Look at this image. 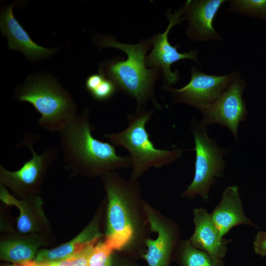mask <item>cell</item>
Segmentation results:
<instances>
[{"instance_id":"cell-6","label":"cell","mask_w":266,"mask_h":266,"mask_svg":"<svg viewBox=\"0 0 266 266\" xmlns=\"http://www.w3.org/2000/svg\"><path fill=\"white\" fill-rule=\"evenodd\" d=\"M205 127L197 123L192 127L196 152L195 174L182 196L192 198L199 195L206 200L211 186L224 173L226 163L223 157L226 151L208 136Z\"/></svg>"},{"instance_id":"cell-10","label":"cell","mask_w":266,"mask_h":266,"mask_svg":"<svg viewBox=\"0 0 266 266\" xmlns=\"http://www.w3.org/2000/svg\"><path fill=\"white\" fill-rule=\"evenodd\" d=\"M146 221L152 231L157 234L155 239H145L147 251L142 255L148 266H169L175 249L180 241L177 225L144 202Z\"/></svg>"},{"instance_id":"cell-24","label":"cell","mask_w":266,"mask_h":266,"mask_svg":"<svg viewBox=\"0 0 266 266\" xmlns=\"http://www.w3.org/2000/svg\"><path fill=\"white\" fill-rule=\"evenodd\" d=\"M253 246L255 254L266 257V231H259L257 233Z\"/></svg>"},{"instance_id":"cell-23","label":"cell","mask_w":266,"mask_h":266,"mask_svg":"<svg viewBox=\"0 0 266 266\" xmlns=\"http://www.w3.org/2000/svg\"><path fill=\"white\" fill-rule=\"evenodd\" d=\"M95 245L89 246L81 252L63 261L46 265L49 266H88L89 258Z\"/></svg>"},{"instance_id":"cell-14","label":"cell","mask_w":266,"mask_h":266,"mask_svg":"<svg viewBox=\"0 0 266 266\" xmlns=\"http://www.w3.org/2000/svg\"><path fill=\"white\" fill-rule=\"evenodd\" d=\"M193 219L195 231L189 239L191 244L215 258L223 259L231 239L225 238L222 235L206 209L195 208Z\"/></svg>"},{"instance_id":"cell-16","label":"cell","mask_w":266,"mask_h":266,"mask_svg":"<svg viewBox=\"0 0 266 266\" xmlns=\"http://www.w3.org/2000/svg\"><path fill=\"white\" fill-rule=\"evenodd\" d=\"M98 224L99 219L96 217L69 242L52 249L38 251L33 261L41 264L60 262L81 252L89 246L95 245L100 236Z\"/></svg>"},{"instance_id":"cell-26","label":"cell","mask_w":266,"mask_h":266,"mask_svg":"<svg viewBox=\"0 0 266 266\" xmlns=\"http://www.w3.org/2000/svg\"></svg>"},{"instance_id":"cell-5","label":"cell","mask_w":266,"mask_h":266,"mask_svg":"<svg viewBox=\"0 0 266 266\" xmlns=\"http://www.w3.org/2000/svg\"><path fill=\"white\" fill-rule=\"evenodd\" d=\"M152 113V110H136L128 116V126L125 130L103 135L111 144L128 150L131 160V178L133 179L136 180L151 167H160L171 164L184 151L179 148L164 150L154 146L145 128Z\"/></svg>"},{"instance_id":"cell-11","label":"cell","mask_w":266,"mask_h":266,"mask_svg":"<svg viewBox=\"0 0 266 266\" xmlns=\"http://www.w3.org/2000/svg\"><path fill=\"white\" fill-rule=\"evenodd\" d=\"M183 14L184 6L173 14L167 12L166 16L169 21L168 25L165 32L155 35L151 39L153 49L145 59L147 67H161L164 81L170 86L176 83L180 78L177 70L173 72L171 70L172 64L183 59H191L199 63L197 50L180 53L177 51V47L171 45L168 40V35L171 28L186 19L185 17L182 16Z\"/></svg>"},{"instance_id":"cell-1","label":"cell","mask_w":266,"mask_h":266,"mask_svg":"<svg viewBox=\"0 0 266 266\" xmlns=\"http://www.w3.org/2000/svg\"><path fill=\"white\" fill-rule=\"evenodd\" d=\"M90 118L85 108L58 132L66 166L93 176L131 166L129 156L118 155L112 144L92 135Z\"/></svg>"},{"instance_id":"cell-25","label":"cell","mask_w":266,"mask_h":266,"mask_svg":"<svg viewBox=\"0 0 266 266\" xmlns=\"http://www.w3.org/2000/svg\"><path fill=\"white\" fill-rule=\"evenodd\" d=\"M13 266H49L46 264H38L34 261H30L21 264H14Z\"/></svg>"},{"instance_id":"cell-22","label":"cell","mask_w":266,"mask_h":266,"mask_svg":"<svg viewBox=\"0 0 266 266\" xmlns=\"http://www.w3.org/2000/svg\"><path fill=\"white\" fill-rule=\"evenodd\" d=\"M113 251L104 242L97 243L89 258L88 266H112Z\"/></svg>"},{"instance_id":"cell-20","label":"cell","mask_w":266,"mask_h":266,"mask_svg":"<svg viewBox=\"0 0 266 266\" xmlns=\"http://www.w3.org/2000/svg\"><path fill=\"white\" fill-rule=\"evenodd\" d=\"M85 88L98 101L107 100L116 92L117 87L110 79L100 73L90 75L86 79Z\"/></svg>"},{"instance_id":"cell-12","label":"cell","mask_w":266,"mask_h":266,"mask_svg":"<svg viewBox=\"0 0 266 266\" xmlns=\"http://www.w3.org/2000/svg\"><path fill=\"white\" fill-rule=\"evenodd\" d=\"M225 0H187L184 5L188 22L186 35L195 42L220 40L222 37L213 27V21Z\"/></svg>"},{"instance_id":"cell-19","label":"cell","mask_w":266,"mask_h":266,"mask_svg":"<svg viewBox=\"0 0 266 266\" xmlns=\"http://www.w3.org/2000/svg\"><path fill=\"white\" fill-rule=\"evenodd\" d=\"M173 256L180 266H226L223 259L215 258L195 247L189 239L180 240Z\"/></svg>"},{"instance_id":"cell-3","label":"cell","mask_w":266,"mask_h":266,"mask_svg":"<svg viewBox=\"0 0 266 266\" xmlns=\"http://www.w3.org/2000/svg\"><path fill=\"white\" fill-rule=\"evenodd\" d=\"M102 177L108 200L104 243L113 251L121 250L141 236L144 202L136 179L126 180L112 171Z\"/></svg>"},{"instance_id":"cell-9","label":"cell","mask_w":266,"mask_h":266,"mask_svg":"<svg viewBox=\"0 0 266 266\" xmlns=\"http://www.w3.org/2000/svg\"><path fill=\"white\" fill-rule=\"evenodd\" d=\"M189 83L180 89L165 84L164 89L171 95L173 103L181 102L199 109L215 102L232 82L236 72L223 75L208 74L192 66Z\"/></svg>"},{"instance_id":"cell-4","label":"cell","mask_w":266,"mask_h":266,"mask_svg":"<svg viewBox=\"0 0 266 266\" xmlns=\"http://www.w3.org/2000/svg\"><path fill=\"white\" fill-rule=\"evenodd\" d=\"M15 99L32 104L41 115L37 125L52 133L59 132L77 115L70 94L49 75L29 76L18 87Z\"/></svg>"},{"instance_id":"cell-13","label":"cell","mask_w":266,"mask_h":266,"mask_svg":"<svg viewBox=\"0 0 266 266\" xmlns=\"http://www.w3.org/2000/svg\"><path fill=\"white\" fill-rule=\"evenodd\" d=\"M15 3L4 7L0 14V31L7 37L8 48L21 52L33 61L48 57L55 53V49L40 46L31 39L14 16L12 9Z\"/></svg>"},{"instance_id":"cell-8","label":"cell","mask_w":266,"mask_h":266,"mask_svg":"<svg viewBox=\"0 0 266 266\" xmlns=\"http://www.w3.org/2000/svg\"><path fill=\"white\" fill-rule=\"evenodd\" d=\"M245 86V81L237 71L232 82L215 102L199 109L202 114L200 124L205 127L214 123L225 126L237 141L239 124L248 114L243 99Z\"/></svg>"},{"instance_id":"cell-7","label":"cell","mask_w":266,"mask_h":266,"mask_svg":"<svg viewBox=\"0 0 266 266\" xmlns=\"http://www.w3.org/2000/svg\"><path fill=\"white\" fill-rule=\"evenodd\" d=\"M35 140L34 137L29 133L21 143L31 150L32 157L24 163L18 170L9 171L0 166L2 184L17 194L26 196L37 192L46 168L58 156L57 149L53 147L46 148L41 154H37L33 147Z\"/></svg>"},{"instance_id":"cell-2","label":"cell","mask_w":266,"mask_h":266,"mask_svg":"<svg viewBox=\"0 0 266 266\" xmlns=\"http://www.w3.org/2000/svg\"><path fill=\"white\" fill-rule=\"evenodd\" d=\"M94 42L99 49L113 47L127 55L126 60L115 58L101 63L99 73L112 81L118 89L135 100L136 110L143 109L149 100L159 109L160 106L154 97V87L160 69L156 67L148 69L145 65L146 54L152 44L151 39L128 44L119 42L112 36L101 35L96 38Z\"/></svg>"},{"instance_id":"cell-18","label":"cell","mask_w":266,"mask_h":266,"mask_svg":"<svg viewBox=\"0 0 266 266\" xmlns=\"http://www.w3.org/2000/svg\"><path fill=\"white\" fill-rule=\"evenodd\" d=\"M44 243V239L35 234L8 238L0 243V259L14 264L32 261Z\"/></svg>"},{"instance_id":"cell-15","label":"cell","mask_w":266,"mask_h":266,"mask_svg":"<svg viewBox=\"0 0 266 266\" xmlns=\"http://www.w3.org/2000/svg\"><path fill=\"white\" fill-rule=\"evenodd\" d=\"M210 215L223 237L238 225L257 227L244 213L239 188L236 185L229 186L224 190L219 203Z\"/></svg>"},{"instance_id":"cell-17","label":"cell","mask_w":266,"mask_h":266,"mask_svg":"<svg viewBox=\"0 0 266 266\" xmlns=\"http://www.w3.org/2000/svg\"><path fill=\"white\" fill-rule=\"evenodd\" d=\"M0 200L7 204L16 206L20 211L17 227L22 233L37 231L39 223L45 218L41 208V200L37 196L29 195L26 200H18L9 194L4 186L1 184Z\"/></svg>"},{"instance_id":"cell-21","label":"cell","mask_w":266,"mask_h":266,"mask_svg":"<svg viewBox=\"0 0 266 266\" xmlns=\"http://www.w3.org/2000/svg\"><path fill=\"white\" fill-rule=\"evenodd\" d=\"M228 12L261 19L266 22V0H229Z\"/></svg>"}]
</instances>
